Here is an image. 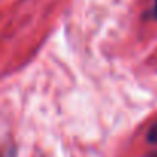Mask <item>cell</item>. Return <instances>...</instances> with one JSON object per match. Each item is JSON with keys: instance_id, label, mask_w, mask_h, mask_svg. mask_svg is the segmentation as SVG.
<instances>
[{"instance_id": "cell-2", "label": "cell", "mask_w": 157, "mask_h": 157, "mask_svg": "<svg viewBox=\"0 0 157 157\" xmlns=\"http://www.w3.org/2000/svg\"><path fill=\"white\" fill-rule=\"evenodd\" d=\"M152 17L157 19V0H154V8H152Z\"/></svg>"}, {"instance_id": "cell-3", "label": "cell", "mask_w": 157, "mask_h": 157, "mask_svg": "<svg viewBox=\"0 0 157 157\" xmlns=\"http://www.w3.org/2000/svg\"><path fill=\"white\" fill-rule=\"evenodd\" d=\"M148 157H157V152H155V154H151V155H148Z\"/></svg>"}, {"instance_id": "cell-1", "label": "cell", "mask_w": 157, "mask_h": 157, "mask_svg": "<svg viewBox=\"0 0 157 157\" xmlns=\"http://www.w3.org/2000/svg\"><path fill=\"white\" fill-rule=\"evenodd\" d=\"M146 140H148L149 143H157V122L149 128V131H148V134H146Z\"/></svg>"}]
</instances>
